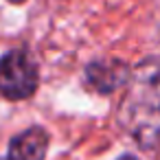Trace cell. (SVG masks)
Returning <instances> with one entry per match:
<instances>
[{
	"mask_svg": "<svg viewBox=\"0 0 160 160\" xmlns=\"http://www.w3.org/2000/svg\"><path fill=\"white\" fill-rule=\"evenodd\" d=\"M118 121L142 147L160 138V57H147L129 70Z\"/></svg>",
	"mask_w": 160,
	"mask_h": 160,
	"instance_id": "6da1fadb",
	"label": "cell"
},
{
	"mask_svg": "<svg viewBox=\"0 0 160 160\" xmlns=\"http://www.w3.org/2000/svg\"><path fill=\"white\" fill-rule=\"evenodd\" d=\"M38 86H40L38 64L27 51L16 48L0 59V92H2V97L11 101H22L33 97Z\"/></svg>",
	"mask_w": 160,
	"mask_h": 160,
	"instance_id": "7a4b0ae2",
	"label": "cell"
},
{
	"mask_svg": "<svg viewBox=\"0 0 160 160\" xmlns=\"http://www.w3.org/2000/svg\"><path fill=\"white\" fill-rule=\"evenodd\" d=\"M118 160H138V158H136V156H132V153H125V156H121Z\"/></svg>",
	"mask_w": 160,
	"mask_h": 160,
	"instance_id": "5b68a950",
	"label": "cell"
},
{
	"mask_svg": "<svg viewBox=\"0 0 160 160\" xmlns=\"http://www.w3.org/2000/svg\"><path fill=\"white\" fill-rule=\"evenodd\" d=\"M9 2H16V5H20V2H24V0H9Z\"/></svg>",
	"mask_w": 160,
	"mask_h": 160,
	"instance_id": "8992f818",
	"label": "cell"
},
{
	"mask_svg": "<svg viewBox=\"0 0 160 160\" xmlns=\"http://www.w3.org/2000/svg\"><path fill=\"white\" fill-rule=\"evenodd\" d=\"M48 132L44 127H29L11 138L7 160H44L48 151Z\"/></svg>",
	"mask_w": 160,
	"mask_h": 160,
	"instance_id": "3957f363",
	"label": "cell"
},
{
	"mask_svg": "<svg viewBox=\"0 0 160 160\" xmlns=\"http://www.w3.org/2000/svg\"><path fill=\"white\" fill-rule=\"evenodd\" d=\"M129 70L121 62H94L86 68V81L90 88L99 90L101 94H110L112 90L127 83Z\"/></svg>",
	"mask_w": 160,
	"mask_h": 160,
	"instance_id": "277c9868",
	"label": "cell"
}]
</instances>
